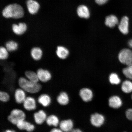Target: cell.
Returning a JSON list of instances; mask_svg holds the SVG:
<instances>
[{
  "mask_svg": "<svg viewBox=\"0 0 132 132\" xmlns=\"http://www.w3.org/2000/svg\"><path fill=\"white\" fill-rule=\"evenodd\" d=\"M2 14L3 16L6 18L19 19L23 16L24 11L20 5L11 4L8 5L4 8Z\"/></svg>",
  "mask_w": 132,
  "mask_h": 132,
  "instance_id": "1",
  "label": "cell"
},
{
  "mask_svg": "<svg viewBox=\"0 0 132 132\" xmlns=\"http://www.w3.org/2000/svg\"><path fill=\"white\" fill-rule=\"evenodd\" d=\"M19 84L21 88L30 93H37L42 88L41 85L38 82H32L23 77H21L19 79Z\"/></svg>",
  "mask_w": 132,
  "mask_h": 132,
  "instance_id": "2",
  "label": "cell"
},
{
  "mask_svg": "<svg viewBox=\"0 0 132 132\" xmlns=\"http://www.w3.org/2000/svg\"><path fill=\"white\" fill-rule=\"evenodd\" d=\"M26 116L24 112L19 109H14L11 111L8 119L13 125H16L20 121L24 120Z\"/></svg>",
  "mask_w": 132,
  "mask_h": 132,
  "instance_id": "3",
  "label": "cell"
},
{
  "mask_svg": "<svg viewBox=\"0 0 132 132\" xmlns=\"http://www.w3.org/2000/svg\"><path fill=\"white\" fill-rule=\"evenodd\" d=\"M118 57L122 64L127 66L132 64V51L130 49L122 50L119 54Z\"/></svg>",
  "mask_w": 132,
  "mask_h": 132,
  "instance_id": "4",
  "label": "cell"
},
{
  "mask_svg": "<svg viewBox=\"0 0 132 132\" xmlns=\"http://www.w3.org/2000/svg\"><path fill=\"white\" fill-rule=\"evenodd\" d=\"M105 120L103 115L98 113H95L91 116L90 121L93 126L99 127L103 124Z\"/></svg>",
  "mask_w": 132,
  "mask_h": 132,
  "instance_id": "5",
  "label": "cell"
},
{
  "mask_svg": "<svg viewBox=\"0 0 132 132\" xmlns=\"http://www.w3.org/2000/svg\"><path fill=\"white\" fill-rule=\"evenodd\" d=\"M37 73L39 80L41 82H47L52 78V74L48 70L39 69L37 70Z\"/></svg>",
  "mask_w": 132,
  "mask_h": 132,
  "instance_id": "6",
  "label": "cell"
},
{
  "mask_svg": "<svg viewBox=\"0 0 132 132\" xmlns=\"http://www.w3.org/2000/svg\"><path fill=\"white\" fill-rule=\"evenodd\" d=\"M27 29V25L24 23L14 24L12 26L13 32L16 35H21L24 34Z\"/></svg>",
  "mask_w": 132,
  "mask_h": 132,
  "instance_id": "7",
  "label": "cell"
},
{
  "mask_svg": "<svg viewBox=\"0 0 132 132\" xmlns=\"http://www.w3.org/2000/svg\"><path fill=\"white\" fill-rule=\"evenodd\" d=\"M23 103L24 108L28 111L35 110L37 107L35 100L32 97H26Z\"/></svg>",
  "mask_w": 132,
  "mask_h": 132,
  "instance_id": "8",
  "label": "cell"
},
{
  "mask_svg": "<svg viewBox=\"0 0 132 132\" xmlns=\"http://www.w3.org/2000/svg\"><path fill=\"white\" fill-rule=\"evenodd\" d=\"M80 96L83 101L88 102L92 100L93 94L91 90L88 88H83L80 90Z\"/></svg>",
  "mask_w": 132,
  "mask_h": 132,
  "instance_id": "9",
  "label": "cell"
},
{
  "mask_svg": "<svg viewBox=\"0 0 132 132\" xmlns=\"http://www.w3.org/2000/svg\"><path fill=\"white\" fill-rule=\"evenodd\" d=\"M60 128L64 132H70L73 129V123L70 119L62 120L59 124Z\"/></svg>",
  "mask_w": 132,
  "mask_h": 132,
  "instance_id": "10",
  "label": "cell"
},
{
  "mask_svg": "<svg viewBox=\"0 0 132 132\" xmlns=\"http://www.w3.org/2000/svg\"><path fill=\"white\" fill-rule=\"evenodd\" d=\"M47 117L45 111L42 110H39L34 114V118L35 121L38 125H40L46 121Z\"/></svg>",
  "mask_w": 132,
  "mask_h": 132,
  "instance_id": "11",
  "label": "cell"
},
{
  "mask_svg": "<svg viewBox=\"0 0 132 132\" xmlns=\"http://www.w3.org/2000/svg\"><path fill=\"white\" fill-rule=\"evenodd\" d=\"M129 19L127 16H123L120 21L118 26V28L120 32L124 35L129 32Z\"/></svg>",
  "mask_w": 132,
  "mask_h": 132,
  "instance_id": "12",
  "label": "cell"
},
{
  "mask_svg": "<svg viewBox=\"0 0 132 132\" xmlns=\"http://www.w3.org/2000/svg\"><path fill=\"white\" fill-rule=\"evenodd\" d=\"M16 125L20 130H25L29 132L34 131L35 128L34 125L24 120L20 121Z\"/></svg>",
  "mask_w": 132,
  "mask_h": 132,
  "instance_id": "13",
  "label": "cell"
},
{
  "mask_svg": "<svg viewBox=\"0 0 132 132\" xmlns=\"http://www.w3.org/2000/svg\"><path fill=\"white\" fill-rule=\"evenodd\" d=\"M27 6L29 12L32 14L37 13L39 8V3L34 0H28L27 2Z\"/></svg>",
  "mask_w": 132,
  "mask_h": 132,
  "instance_id": "14",
  "label": "cell"
},
{
  "mask_svg": "<svg viewBox=\"0 0 132 132\" xmlns=\"http://www.w3.org/2000/svg\"><path fill=\"white\" fill-rule=\"evenodd\" d=\"M77 14L79 17L87 19L90 17V13L88 7L85 5L79 6L77 9Z\"/></svg>",
  "mask_w": 132,
  "mask_h": 132,
  "instance_id": "15",
  "label": "cell"
},
{
  "mask_svg": "<svg viewBox=\"0 0 132 132\" xmlns=\"http://www.w3.org/2000/svg\"><path fill=\"white\" fill-rule=\"evenodd\" d=\"M109 104L111 108L117 109L120 108L122 106V102L119 97L113 96L109 99Z\"/></svg>",
  "mask_w": 132,
  "mask_h": 132,
  "instance_id": "16",
  "label": "cell"
},
{
  "mask_svg": "<svg viewBox=\"0 0 132 132\" xmlns=\"http://www.w3.org/2000/svg\"><path fill=\"white\" fill-rule=\"evenodd\" d=\"M25 91L22 88H18L15 90L14 93L16 103L21 104L23 103L26 98Z\"/></svg>",
  "mask_w": 132,
  "mask_h": 132,
  "instance_id": "17",
  "label": "cell"
},
{
  "mask_svg": "<svg viewBox=\"0 0 132 132\" xmlns=\"http://www.w3.org/2000/svg\"><path fill=\"white\" fill-rule=\"evenodd\" d=\"M56 54L59 59H64L68 57L69 52L68 49L63 46H59L57 48Z\"/></svg>",
  "mask_w": 132,
  "mask_h": 132,
  "instance_id": "18",
  "label": "cell"
},
{
  "mask_svg": "<svg viewBox=\"0 0 132 132\" xmlns=\"http://www.w3.org/2000/svg\"><path fill=\"white\" fill-rule=\"evenodd\" d=\"M118 18L113 15H109L105 18V24L110 28L114 27L116 25L118 24Z\"/></svg>",
  "mask_w": 132,
  "mask_h": 132,
  "instance_id": "19",
  "label": "cell"
},
{
  "mask_svg": "<svg viewBox=\"0 0 132 132\" xmlns=\"http://www.w3.org/2000/svg\"><path fill=\"white\" fill-rule=\"evenodd\" d=\"M31 55L32 58L36 61H39L42 58L43 51L40 48L34 47L31 49Z\"/></svg>",
  "mask_w": 132,
  "mask_h": 132,
  "instance_id": "20",
  "label": "cell"
},
{
  "mask_svg": "<svg viewBox=\"0 0 132 132\" xmlns=\"http://www.w3.org/2000/svg\"><path fill=\"white\" fill-rule=\"evenodd\" d=\"M38 102L44 107H47L50 104L51 99L49 96L46 94L41 95L38 98Z\"/></svg>",
  "mask_w": 132,
  "mask_h": 132,
  "instance_id": "21",
  "label": "cell"
},
{
  "mask_svg": "<svg viewBox=\"0 0 132 132\" xmlns=\"http://www.w3.org/2000/svg\"><path fill=\"white\" fill-rule=\"evenodd\" d=\"M57 101L61 105H67L69 101L68 95L65 92H61L57 97Z\"/></svg>",
  "mask_w": 132,
  "mask_h": 132,
  "instance_id": "22",
  "label": "cell"
},
{
  "mask_svg": "<svg viewBox=\"0 0 132 132\" xmlns=\"http://www.w3.org/2000/svg\"><path fill=\"white\" fill-rule=\"evenodd\" d=\"M46 121L47 125L49 126L56 127L59 124L58 118L54 115H51L47 117Z\"/></svg>",
  "mask_w": 132,
  "mask_h": 132,
  "instance_id": "23",
  "label": "cell"
},
{
  "mask_svg": "<svg viewBox=\"0 0 132 132\" xmlns=\"http://www.w3.org/2000/svg\"><path fill=\"white\" fill-rule=\"evenodd\" d=\"M26 78L30 81L35 83H38L39 81L37 73L33 71H27L25 73Z\"/></svg>",
  "mask_w": 132,
  "mask_h": 132,
  "instance_id": "24",
  "label": "cell"
},
{
  "mask_svg": "<svg viewBox=\"0 0 132 132\" xmlns=\"http://www.w3.org/2000/svg\"><path fill=\"white\" fill-rule=\"evenodd\" d=\"M122 91L125 93H129L132 92V82L126 80L123 82L121 85Z\"/></svg>",
  "mask_w": 132,
  "mask_h": 132,
  "instance_id": "25",
  "label": "cell"
},
{
  "mask_svg": "<svg viewBox=\"0 0 132 132\" xmlns=\"http://www.w3.org/2000/svg\"><path fill=\"white\" fill-rule=\"evenodd\" d=\"M5 47L8 52H12L17 50L18 47V44L15 41L11 40L6 43Z\"/></svg>",
  "mask_w": 132,
  "mask_h": 132,
  "instance_id": "26",
  "label": "cell"
},
{
  "mask_svg": "<svg viewBox=\"0 0 132 132\" xmlns=\"http://www.w3.org/2000/svg\"><path fill=\"white\" fill-rule=\"evenodd\" d=\"M109 80L112 85H118L119 84L121 80L118 75L115 73H112L110 76Z\"/></svg>",
  "mask_w": 132,
  "mask_h": 132,
  "instance_id": "27",
  "label": "cell"
},
{
  "mask_svg": "<svg viewBox=\"0 0 132 132\" xmlns=\"http://www.w3.org/2000/svg\"><path fill=\"white\" fill-rule=\"evenodd\" d=\"M123 72L127 78L132 80V64L124 68L123 70Z\"/></svg>",
  "mask_w": 132,
  "mask_h": 132,
  "instance_id": "28",
  "label": "cell"
},
{
  "mask_svg": "<svg viewBox=\"0 0 132 132\" xmlns=\"http://www.w3.org/2000/svg\"><path fill=\"white\" fill-rule=\"evenodd\" d=\"M9 56L8 51L6 47H1L0 48V59L1 60H6Z\"/></svg>",
  "mask_w": 132,
  "mask_h": 132,
  "instance_id": "29",
  "label": "cell"
},
{
  "mask_svg": "<svg viewBox=\"0 0 132 132\" xmlns=\"http://www.w3.org/2000/svg\"><path fill=\"white\" fill-rule=\"evenodd\" d=\"M10 95L6 92L1 91L0 92V100L3 102H6L10 100Z\"/></svg>",
  "mask_w": 132,
  "mask_h": 132,
  "instance_id": "30",
  "label": "cell"
},
{
  "mask_svg": "<svg viewBox=\"0 0 132 132\" xmlns=\"http://www.w3.org/2000/svg\"><path fill=\"white\" fill-rule=\"evenodd\" d=\"M131 98L132 100V95L131 96ZM125 114L127 118L132 121V108L128 109L127 110Z\"/></svg>",
  "mask_w": 132,
  "mask_h": 132,
  "instance_id": "31",
  "label": "cell"
},
{
  "mask_svg": "<svg viewBox=\"0 0 132 132\" xmlns=\"http://www.w3.org/2000/svg\"><path fill=\"white\" fill-rule=\"evenodd\" d=\"M109 0H95L96 3L99 5H103L106 3Z\"/></svg>",
  "mask_w": 132,
  "mask_h": 132,
  "instance_id": "32",
  "label": "cell"
},
{
  "mask_svg": "<svg viewBox=\"0 0 132 132\" xmlns=\"http://www.w3.org/2000/svg\"><path fill=\"white\" fill-rule=\"evenodd\" d=\"M50 132H63L60 129L54 128L51 130Z\"/></svg>",
  "mask_w": 132,
  "mask_h": 132,
  "instance_id": "33",
  "label": "cell"
},
{
  "mask_svg": "<svg viewBox=\"0 0 132 132\" xmlns=\"http://www.w3.org/2000/svg\"><path fill=\"white\" fill-rule=\"evenodd\" d=\"M70 132H82L81 130L79 129H73Z\"/></svg>",
  "mask_w": 132,
  "mask_h": 132,
  "instance_id": "34",
  "label": "cell"
},
{
  "mask_svg": "<svg viewBox=\"0 0 132 132\" xmlns=\"http://www.w3.org/2000/svg\"><path fill=\"white\" fill-rule=\"evenodd\" d=\"M128 45L130 48H132V39H130L128 41Z\"/></svg>",
  "mask_w": 132,
  "mask_h": 132,
  "instance_id": "35",
  "label": "cell"
},
{
  "mask_svg": "<svg viewBox=\"0 0 132 132\" xmlns=\"http://www.w3.org/2000/svg\"><path fill=\"white\" fill-rule=\"evenodd\" d=\"M4 132H16V131H14V130L8 129L6 130Z\"/></svg>",
  "mask_w": 132,
  "mask_h": 132,
  "instance_id": "36",
  "label": "cell"
},
{
  "mask_svg": "<svg viewBox=\"0 0 132 132\" xmlns=\"http://www.w3.org/2000/svg\"></svg>",
  "mask_w": 132,
  "mask_h": 132,
  "instance_id": "37",
  "label": "cell"
}]
</instances>
